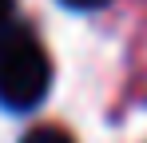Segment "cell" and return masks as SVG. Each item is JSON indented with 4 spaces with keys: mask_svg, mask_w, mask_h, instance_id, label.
Returning a JSON list of instances; mask_svg holds the SVG:
<instances>
[{
    "mask_svg": "<svg viewBox=\"0 0 147 143\" xmlns=\"http://www.w3.org/2000/svg\"><path fill=\"white\" fill-rule=\"evenodd\" d=\"M52 88L48 52L28 32H8L0 40V103L8 111L36 107Z\"/></svg>",
    "mask_w": 147,
    "mask_h": 143,
    "instance_id": "obj_1",
    "label": "cell"
},
{
    "mask_svg": "<svg viewBox=\"0 0 147 143\" xmlns=\"http://www.w3.org/2000/svg\"><path fill=\"white\" fill-rule=\"evenodd\" d=\"M20 143H72V135L60 131V127H52V123H40V127H32Z\"/></svg>",
    "mask_w": 147,
    "mask_h": 143,
    "instance_id": "obj_2",
    "label": "cell"
},
{
    "mask_svg": "<svg viewBox=\"0 0 147 143\" xmlns=\"http://www.w3.org/2000/svg\"><path fill=\"white\" fill-rule=\"evenodd\" d=\"M8 20H12V0H0V32L8 28Z\"/></svg>",
    "mask_w": 147,
    "mask_h": 143,
    "instance_id": "obj_4",
    "label": "cell"
},
{
    "mask_svg": "<svg viewBox=\"0 0 147 143\" xmlns=\"http://www.w3.org/2000/svg\"><path fill=\"white\" fill-rule=\"evenodd\" d=\"M60 4H68V8H76V12H92V8H103L107 0H60Z\"/></svg>",
    "mask_w": 147,
    "mask_h": 143,
    "instance_id": "obj_3",
    "label": "cell"
}]
</instances>
